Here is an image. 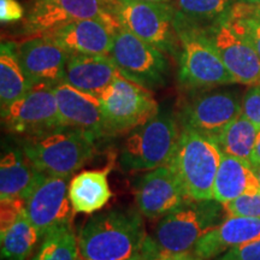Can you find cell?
<instances>
[{
	"label": "cell",
	"instance_id": "cell-1",
	"mask_svg": "<svg viewBox=\"0 0 260 260\" xmlns=\"http://www.w3.org/2000/svg\"><path fill=\"white\" fill-rule=\"evenodd\" d=\"M141 216L133 210L94 214L77 234L80 260H124L141 253L146 241Z\"/></svg>",
	"mask_w": 260,
	"mask_h": 260
},
{
	"label": "cell",
	"instance_id": "cell-2",
	"mask_svg": "<svg viewBox=\"0 0 260 260\" xmlns=\"http://www.w3.org/2000/svg\"><path fill=\"white\" fill-rule=\"evenodd\" d=\"M212 200H191L162 217L153 235L146 237L141 254L147 260L157 254L193 252L195 245L218 225L224 207Z\"/></svg>",
	"mask_w": 260,
	"mask_h": 260
},
{
	"label": "cell",
	"instance_id": "cell-3",
	"mask_svg": "<svg viewBox=\"0 0 260 260\" xmlns=\"http://www.w3.org/2000/svg\"><path fill=\"white\" fill-rule=\"evenodd\" d=\"M222 151L209 135L183 128L169 167L190 200H212Z\"/></svg>",
	"mask_w": 260,
	"mask_h": 260
},
{
	"label": "cell",
	"instance_id": "cell-4",
	"mask_svg": "<svg viewBox=\"0 0 260 260\" xmlns=\"http://www.w3.org/2000/svg\"><path fill=\"white\" fill-rule=\"evenodd\" d=\"M95 141L80 130L61 128L28 138L22 152L42 174L70 177L93 158Z\"/></svg>",
	"mask_w": 260,
	"mask_h": 260
},
{
	"label": "cell",
	"instance_id": "cell-5",
	"mask_svg": "<svg viewBox=\"0 0 260 260\" xmlns=\"http://www.w3.org/2000/svg\"><path fill=\"white\" fill-rule=\"evenodd\" d=\"M118 23L165 54L176 56L180 50L176 10L172 3L148 0H106Z\"/></svg>",
	"mask_w": 260,
	"mask_h": 260
},
{
	"label": "cell",
	"instance_id": "cell-6",
	"mask_svg": "<svg viewBox=\"0 0 260 260\" xmlns=\"http://www.w3.org/2000/svg\"><path fill=\"white\" fill-rule=\"evenodd\" d=\"M180 134L169 111H159L145 124L132 130L123 144L119 164L126 172L151 171L170 162Z\"/></svg>",
	"mask_w": 260,
	"mask_h": 260
},
{
	"label": "cell",
	"instance_id": "cell-7",
	"mask_svg": "<svg viewBox=\"0 0 260 260\" xmlns=\"http://www.w3.org/2000/svg\"><path fill=\"white\" fill-rule=\"evenodd\" d=\"M180 54L178 82L184 89L214 88L236 83L214 48L197 28L176 23Z\"/></svg>",
	"mask_w": 260,
	"mask_h": 260
},
{
	"label": "cell",
	"instance_id": "cell-8",
	"mask_svg": "<svg viewBox=\"0 0 260 260\" xmlns=\"http://www.w3.org/2000/svg\"><path fill=\"white\" fill-rule=\"evenodd\" d=\"M110 57L122 76L149 90L164 87L170 76V64L164 52L121 24L115 30Z\"/></svg>",
	"mask_w": 260,
	"mask_h": 260
},
{
	"label": "cell",
	"instance_id": "cell-9",
	"mask_svg": "<svg viewBox=\"0 0 260 260\" xmlns=\"http://www.w3.org/2000/svg\"><path fill=\"white\" fill-rule=\"evenodd\" d=\"M110 135L132 132L159 112L151 90L119 75L99 96Z\"/></svg>",
	"mask_w": 260,
	"mask_h": 260
},
{
	"label": "cell",
	"instance_id": "cell-10",
	"mask_svg": "<svg viewBox=\"0 0 260 260\" xmlns=\"http://www.w3.org/2000/svg\"><path fill=\"white\" fill-rule=\"evenodd\" d=\"M87 18L118 23L106 0H31L22 19V30L29 37H40Z\"/></svg>",
	"mask_w": 260,
	"mask_h": 260
},
{
	"label": "cell",
	"instance_id": "cell-11",
	"mask_svg": "<svg viewBox=\"0 0 260 260\" xmlns=\"http://www.w3.org/2000/svg\"><path fill=\"white\" fill-rule=\"evenodd\" d=\"M2 117L10 132L28 138L64 128L60 123L53 86L50 84L32 87L23 96L2 110Z\"/></svg>",
	"mask_w": 260,
	"mask_h": 260
},
{
	"label": "cell",
	"instance_id": "cell-12",
	"mask_svg": "<svg viewBox=\"0 0 260 260\" xmlns=\"http://www.w3.org/2000/svg\"><path fill=\"white\" fill-rule=\"evenodd\" d=\"M205 40L214 48L236 83L246 86L260 84V58L254 48L237 32L228 18L197 28Z\"/></svg>",
	"mask_w": 260,
	"mask_h": 260
},
{
	"label": "cell",
	"instance_id": "cell-13",
	"mask_svg": "<svg viewBox=\"0 0 260 260\" xmlns=\"http://www.w3.org/2000/svg\"><path fill=\"white\" fill-rule=\"evenodd\" d=\"M69 183V177L45 175L27 199V214L40 237L56 228L70 225L74 209Z\"/></svg>",
	"mask_w": 260,
	"mask_h": 260
},
{
	"label": "cell",
	"instance_id": "cell-14",
	"mask_svg": "<svg viewBox=\"0 0 260 260\" xmlns=\"http://www.w3.org/2000/svg\"><path fill=\"white\" fill-rule=\"evenodd\" d=\"M242 113V100L229 90L206 92L184 104L180 113L183 128L213 136Z\"/></svg>",
	"mask_w": 260,
	"mask_h": 260
},
{
	"label": "cell",
	"instance_id": "cell-15",
	"mask_svg": "<svg viewBox=\"0 0 260 260\" xmlns=\"http://www.w3.org/2000/svg\"><path fill=\"white\" fill-rule=\"evenodd\" d=\"M140 213L149 219L165 217L191 201L169 165L147 171L135 184Z\"/></svg>",
	"mask_w": 260,
	"mask_h": 260
},
{
	"label": "cell",
	"instance_id": "cell-16",
	"mask_svg": "<svg viewBox=\"0 0 260 260\" xmlns=\"http://www.w3.org/2000/svg\"><path fill=\"white\" fill-rule=\"evenodd\" d=\"M53 90L64 128L80 130L94 140L110 135L99 98L81 92L65 82L57 83Z\"/></svg>",
	"mask_w": 260,
	"mask_h": 260
},
{
	"label": "cell",
	"instance_id": "cell-17",
	"mask_svg": "<svg viewBox=\"0 0 260 260\" xmlns=\"http://www.w3.org/2000/svg\"><path fill=\"white\" fill-rule=\"evenodd\" d=\"M19 63L32 86L63 82L69 53L46 35L31 37L17 44Z\"/></svg>",
	"mask_w": 260,
	"mask_h": 260
},
{
	"label": "cell",
	"instance_id": "cell-18",
	"mask_svg": "<svg viewBox=\"0 0 260 260\" xmlns=\"http://www.w3.org/2000/svg\"><path fill=\"white\" fill-rule=\"evenodd\" d=\"M118 25L99 18L80 19L46 37L56 41L69 54H110Z\"/></svg>",
	"mask_w": 260,
	"mask_h": 260
},
{
	"label": "cell",
	"instance_id": "cell-19",
	"mask_svg": "<svg viewBox=\"0 0 260 260\" xmlns=\"http://www.w3.org/2000/svg\"><path fill=\"white\" fill-rule=\"evenodd\" d=\"M119 75L110 54H69L63 82L99 96Z\"/></svg>",
	"mask_w": 260,
	"mask_h": 260
},
{
	"label": "cell",
	"instance_id": "cell-20",
	"mask_svg": "<svg viewBox=\"0 0 260 260\" xmlns=\"http://www.w3.org/2000/svg\"><path fill=\"white\" fill-rule=\"evenodd\" d=\"M260 239V218L228 217L195 245L193 252L204 260L213 259L229 249Z\"/></svg>",
	"mask_w": 260,
	"mask_h": 260
},
{
	"label": "cell",
	"instance_id": "cell-21",
	"mask_svg": "<svg viewBox=\"0 0 260 260\" xmlns=\"http://www.w3.org/2000/svg\"><path fill=\"white\" fill-rule=\"evenodd\" d=\"M44 176L23 152L18 149L8 152L0 161V199L27 200Z\"/></svg>",
	"mask_w": 260,
	"mask_h": 260
},
{
	"label": "cell",
	"instance_id": "cell-22",
	"mask_svg": "<svg viewBox=\"0 0 260 260\" xmlns=\"http://www.w3.org/2000/svg\"><path fill=\"white\" fill-rule=\"evenodd\" d=\"M111 168L87 170L75 175L69 183V199L74 212L92 214L111 199L109 174Z\"/></svg>",
	"mask_w": 260,
	"mask_h": 260
},
{
	"label": "cell",
	"instance_id": "cell-23",
	"mask_svg": "<svg viewBox=\"0 0 260 260\" xmlns=\"http://www.w3.org/2000/svg\"><path fill=\"white\" fill-rule=\"evenodd\" d=\"M260 189V182L251 162L222 153L213 186V199L220 204L229 203L240 195Z\"/></svg>",
	"mask_w": 260,
	"mask_h": 260
},
{
	"label": "cell",
	"instance_id": "cell-24",
	"mask_svg": "<svg viewBox=\"0 0 260 260\" xmlns=\"http://www.w3.org/2000/svg\"><path fill=\"white\" fill-rule=\"evenodd\" d=\"M32 83L19 63L17 44L3 41L0 45V104L5 110L32 88Z\"/></svg>",
	"mask_w": 260,
	"mask_h": 260
},
{
	"label": "cell",
	"instance_id": "cell-25",
	"mask_svg": "<svg viewBox=\"0 0 260 260\" xmlns=\"http://www.w3.org/2000/svg\"><path fill=\"white\" fill-rule=\"evenodd\" d=\"M176 23L204 28L226 18L237 0H172Z\"/></svg>",
	"mask_w": 260,
	"mask_h": 260
},
{
	"label": "cell",
	"instance_id": "cell-26",
	"mask_svg": "<svg viewBox=\"0 0 260 260\" xmlns=\"http://www.w3.org/2000/svg\"><path fill=\"white\" fill-rule=\"evenodd\" d=\"M259 128L253 124L247 117L241 113L236 119L229 123L220 132L211 136L222 153L237 157L251 162L255 140Z\"/></svg>",
	"mask_w": 260,
	"mask_h": 260
},
{
	"label": "cell",
	"instance_id": "cell-27",
	"mask_svg": "<svg viewBox=\"0 0 260 260\" xmlns=\"http://www.w3.org/2000/svg\"><path fill=\"white\" fill-rule=\"evenodd\" d=\"M2 256L5 260H27L41 239L27 211L11 225L0 230Z\"/></svg>",
	"mask_w": 260,
	"mask_h": 260
},
{
	"label": "cell",
	"instance_id": "cell-28",
	"mask_svg": "<svg viewBox=\"0 0 260 260\" xmlns=\"http://www.w3.org/2000/svg\"><path fill=\"white\" fill-rule=\"evenodd\" d=\"M30 260H80L77 235L71 225L56 228L45 234Z\"/></svg>",
	"mask_w": 260,
	"mask_h": 260
},
{
	"label": "cell",
	"instance_id": "cell-29",
	"mask_svg": "<svg viewBox=\"0 0 260 260\" xmlns=\"http://www.w3.org/2000/svg\"><path fill=\"white\" fill-rule=\"evenodd\" d=\"M228 21L232 27L252 45L260 58V18L232 10Z\"/></svg>",
	"mask_w": 260,
	"mask_h": 260
},
{
	"label": "cell",
	"instance_id": "cell-30",
	"mask_svg": "<svg viewBox=\"0 0 260 260\" xmlns=\"http://www.w3.org/2000/svg\"><path fill=\"white\" fill-rule=\"evenodd\" d=\"M223 207L229 217L260 218V189L240 195L236 199L223 204Z\"/></svg>",
	"mask_w": 260,
	"mask_h": 260
},
{
	"label": "cell",
	"instance_id": "cell-31",
	"mask_svg": "<svg viewBox=\"0 0 260 260\" xmlns=\"http://www.w3.org/2000/svg\"><path fill=\"white\" fill-rule=\"evenodd\" d=\"M27 211V200L21 198L3 199L0 206V230L15 223Z\"/></svg>",
	"mask_w": 260,
	"mask_h": 260
},
{
	"label": "cell",
	"instance_id": "cell-32",
	"mask_svg": "<svg viewBox=\"0 0 260 260\" xmlns=\"http://www.w3.org/2000/svg\"><path fill=\"white\" fill-rule=\"evenodd\" d=\"M242 113L260 129V84L252 86L243 95Z\"/></svg>",
	"mask_w": 260,
	"mask_h": 260
},
{
	"label": "cell",
	"instance_id": "cell-33",
	"mask_svg": "<svg viewBox=\"0 0 260 260\" xmlns=\"http://www.w3.org/2000/svg\"><path fill=\"white\" fill-rule=\"evenodd\" d=\"M216 260H260V239L229 249Z\"/></svg>",
	"mask_w": 260,
	"mask_h": 260
},
{
	"label": "cell",
	"instance_id": "cell-34",
	"mask_svg": "<svg viewBox=\"0 0 260 260\" xmlns=\"http://www.w3.org/2000/svg\"><path fill=\"white\" fill-rule=\"evenodd\" d=\"M25 16V10L17 0H0V18L3 23H14Z\"/></svg>",
	"mask_w": 260,
	"mask_h": 260
},
{
	"label": "cell",
	"instance_id": "cell-35",
	"mask_svg": "<svg viewBox=\"0 0 260 260\" xmlns=\"http://www.w3.org/2000/svg\"><path fill=\"white\" fill-rule=\"evenodd\" d=\"M147 260H204L198 256L194 252L172 253V254H157Z\"/></svg>",
	"mask_w": 260,
	"mask_h": 260
},
{
	"label": "cell",
	"instance_id": "cell-36",
	"mask_svg": "<svg viewBox=\"0 0 260 260\" xmlns=\"http://www.w3.org/2000/svg\"><path fill=\"white\" fill-rule=\"evenodd\" d=\"M234 11L240 12V14H245L253 16V17L260 18V4L251 5V4H243V3L237 2L233 8Z\"/></svg>",
	"mask_w": 260,
	"mask_h": 260
},
{
	"label": "cell",
	"instance_id": "cell-37",
	"mask_svg": "<svg viewBox=\"0 0 260 260\" xmlns=\"http://www.w3.org/2000/svg\"><path fill=\"white\" fill-rule=\"evenodd\" d=\"M251 164H260V129L258 132V136H256L254 149H253Z\"/></svg>",
	"mask_w": 260,
	"mask_h": 260
},
{
	"label": "cell",
	"instance_id": "cell-38",
	"mask_svg": "<svg viewBox=\"0 0 260 260\" xmlns=\"http://www.w3.org/2000/svg\"><path fill=\"white\" fill-rule=\"evenodd\" d=\"M253 171H254L255 176L258 177V180L260 182V164H251Z\"/></svg>",
	"mask_w": 260,
	"mask_h": 260
},
{
	"label": "cell",
	"instance_id": "cell-39",
	"mask_svg": "<svg viewBox=\"0 0 260 260\" xmlns=\"http://www.w3.org/2000/svg\"><path fill=\"white\" fill-rule=\"evenodd\" d=\"M237 2L243 3V4H251V5L260 4V0H237Z\"/></svg>",
	"mask_w": 260,
	"mask_h": 260
},
{
	"label": "cell",
	"instance_id": "cell-40",
	"mask_svg": "<svg viewBox=\"0 0 260 260\" xmlns=\"http://www.w3.org/2000/svg\"><path fill=\"white\" fill-rule=\"evenodd\" d=\"M124 260H146L144 256H142V254L141 253H140V254H138V255H134V256H132V258H128V259H124Z\"/></svg>",
	"mask_w": 260,
	"mask_h": 260
},
{
	"label": "cell",
	"instance_id": "cell-41",
	"mask_svg": "<svg viewBox=\"0 0 260 260\" xmlns=\"http://www.w3.org/2000/svg\"><path fill=\"white\" fill-rule=\"evenodd\" d=\"M148 2H157V3H170L172 0H148Z\"/></svg>",
	"mask_w": 260,
	"mask_h": 260
}]
</instances>
